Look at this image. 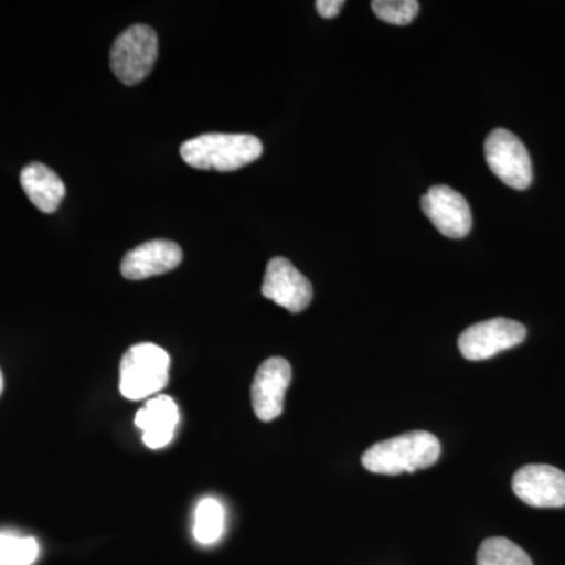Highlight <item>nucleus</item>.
<instances>
[{"label": "nucleus", "mask_w": 565, "mask_h": 565, "mask_svg": "<svg viewBox=\"0 0 565 565\" xmlns=\"http://www.w3.org/2000/svg\"><path fill=\"white\" fill-rule=\"evenodd\" d=\"M181 262L182 250L177 243L166 239L148 241L126 253L120 270L128 280L139 281L170 273Z\"/></svg>", "instance_id": "nucleus-11"}, {"label": "nucleus", "mask_w": 565, "mask_h": 565, "mask_svg": "<svg viewBox=\"0 0 565 565\" xmlns=\"http://www.w3.org/2000/svg\"><path fill=\"white\" fill-rule=\"evenodd\" d=\"M262 140L250 134L211 132L181 145L182 161L193 169L234 172L262 158Z\"/></svg>", "instance_id": "nucleus-1"}, {"label": "nucleus", "mask_w": 565, "mask_h": 565, "mask_svg": "<svg viewBox=\"0 0 565 565\" xmlns=\"http://www.w3.org/2000/svg\"><path fill=\"white\" fill-rule=\"evenodd\" d=\"M476 565H533V561L509 539L490 537L479 546Z\"/></svg>", "instance_id": "nucleus-14"}, {"label": "nucleus", "mask_w": 565, "mask_h": 565, "mask_svg": "<svg viewBox=\"0 0 565 565\" xmlns=\"http://www.w3.org/2000/svg\"><path fill=\"white\" fill-rule=\"evenodd\" d=\"M512 490L533 508H564L565 473L550 465H526L512 478Z\"/></svg>", "instance_id": "nucleus-10"}, {"label": "nucleus", "mask_w": 565, "mask_h": 565, "mask_svg": "<svg viewBox=\"0 0 565 565\" xmlns=\"http://www.w3.org/2000/svg\"><path fill=\"white\" fill-rule=\"evenodd\" d=\"M263 296L291 313H302L313 300L310 280L286 258L270 259L264 275Z\"/></svg>", "instance_id": "nucleus-7"}, {"label": "nucleus", "mask_w": 565, "mask_h": 565, "mask_svg": "<svg viewBox=\"0 0 565 565\" xmlns=\"http://www.w3.org/2000/svg\"><path fill=\"white\" fill-rule=\"evenodd\" d=\"M178 414L177 404L170 396H156L148 399V403L137 412L136 426L143 433V444L151 449L163 448L173 440L177 429Z\"/></svg>", "instance_id": "nucleus-12"}, {"label": "nucleus", "mask_w": 565, "mask_h": 565, "mask_svg": "<svg viewBox=\"0 0 565 565\" xmlns=\"http://www.w3.org/2000/svg\"><path fill=\"white\" fill-rule=\"evenodd\" d=\"M291 379V364L281 356L267 359L258 367L252 385L253 411L258 419L269 423L282 414Z\"/></svg>", "instance_id": "nucleus-8"}, {"label": "nucleus", "mask_w": 565, "mask_h": 565, "mask_svg": "<svg viewBox=\"0 0 565 565\" xmlns=\"http://www.w3.org/2000/svg\"><path fill=\"white\" fill-rule=\"evenodd\" d=\"M21 185L25 195L44 214L58 210L65 199V184L57 173L44 163L32 162L21 172Z\"/></svg>", "instance_id": "nucleus-13"}, {"label": "nucleus", "mask_w": 565, "mask_h": 565, "mask_svg": "<svg viewBox=\"0 0 565 565\" xmlns=\"http://www.w3.org/2000/svg\"><path fill=\"white\" fill-rule=\"evenodd\" d=\"M3 393V375L2 371H0V396H2Z\"/></svg>", "instance_id": "nucleus-19"}, {"label": "nucleus", "mask_w": 565, "mask_h": 565, "mask_svg": "<svg viewBox=\"0 0 565 565\" xmlns=\"http://www.w3.org/2000/svg\"><path fill=\"white\" fill-rule=\"evenodd\" d=\"M525 338L526 327L523 323L494 318L468 327L460 334L459 351L470 362H481L522 344Z\"/></svg>", "instance_id": "nucleus-6"}, {"label": "nucleus", "mask_w": 565, "mask_h": 565, "mask_svg": "<svg viewBox=\"0 0 565 565\" xmlns=\"http://www.w3.org/2000/svg\"><path fill=\"white\" fill-rule=\"evenodd\" d=\"M170 356L152 343L132 345L122 355L120 364V392L131 401L154 396L169 382Z\"/></svg>", "instance_id": "nucleus-3"}, {"label": "nucleus", "mask_w": 565, "mask_h": 565, "mask_svg": "<svg viewBox=\"0 0 565 565\" xmlns=\"http://www.w3.org/2000/svg\"><path fill=\"white\" fill-rule=\"evenodd\" d=\"M343 7L344 0H318L316 2V10L326 20H332V18L338 17Z\"/></svg>", "instance_id": "nucleus-18"}, {"label": "nucleus", "mask_w": 565, "mask_h": 565, "mask_svg": "<svg viewBox=\"0 0 565 565\" xmlns=\"http://www.w3.org/2000/svg\"><path fill=\"white\" fill-rule=\"evenodd\" d=\"M225 527V511L214 498H206L196 508L193 534L203 545L215 544L222 537Z\"/></svg>", "instance_id": "nucleus-15"}, {"label": "nucleus", "mask_w": 565, "mask_h": 565, "mask_svg": "<svg viewBox=\"0 0 565 565\" xmlns=\"http://www.w3.org/2000/svg\"><path fill=\"white\" fill-rule=\"evenodd\" d=\"M486 161L494 177L515 191H526L533 181V163L523 141L508 131L494 129L486 140Z\"/></svg>", "instance_id": "nucleus-5"}, {"label": "nucleus", "mask_w": 565, "mask_h": 565, "mask_svg": "<svg viewBox=\"0 0 565 565\" xmlns=\"http://www.w3.org/2000/svg\"><path fill=\"white\" fill-rule=\"evenodd\" d=\"M158 33L150 25L137 24L126 29L115 40L110 66L115 76L126 85H137L150 76L158 61Z\"/></svg>", "instance_id": "nucleus-4"}, {"label": "nucleus", "mask_w": 565, "mask_h": 565, "mask_svg": "<svg viewBox=\"0 0 565 565\" xmlns=\"http://www.w3.org/2000/svg\"><path fill=\"white\" fill-rule=\"evenodd\" d=\"M371 7L379 20L394 25L411 24L419 11L416 0H374Z\"/></svg>", "instance_id": "nucleus-17"}, {"label": "nucleus", "mask_w": 565, "mask_h": 565, "mask_svg": "<svg viewBox=\"0 0 565 565\" xmlns=\"http://www.w3.org/2000/svg\"><path fill=\"white\" fill-rule=\"evenodd\" d=\"M440 455V441L434 434L415 430L371 446L362 463L371 473L396 476L433 467Z\"/></svg>", "instance_id": "nucleus-2"}, {"label": "nucleus", "mask_w": 565, "mask_h": 565, "mask_svg": "<svg viewBox=\"0 0 565 565\" xmlns=\"http://www.w3.org/2000/svg\"><path fill=\"white\" fill-rule=\"evenodd\" d=\"M422 207L435 228L451 239H462L471 232L473 215L470 204L455 189L434 185L423 196Z\"/></svg>", "instance_id": "nucleus-9"}, {"label": "nucleus", "mask_w": 565, "mask_h": 565, "mask_svg": "<svg viewBox=\"0 0 565 565\" xmlns=\"http://www.w3.org/2000/svg\"><path fill=\"white\" fill-rule=\"evenodd\" d=\"M39 542L28 535L0 533V565H32L39 557Z\"/></svg>", "instance_id": "nucleus-16"}]
</instances>
